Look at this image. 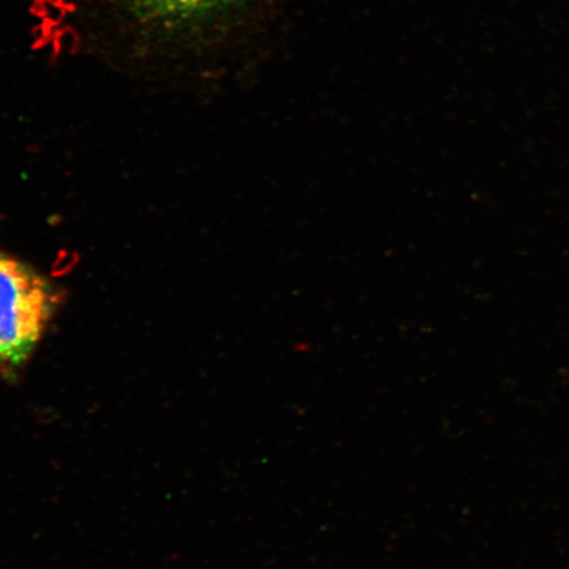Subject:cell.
Segmentation results:
<instances>
[{
  "label": "cell",
  "mask_w": 569,
  "mask_h": 569,
  "mask_svg": "<svg viewBox=\"0 0 569 569\" xmlns=\"http://www.w3.org/2000/svg\"><path fill=\"white\" fill-rule=\"evenodd\" d=\"M82 23L117 53L180 59L208 53L251 13L254 0H73Z\"/></svg>",
  "instance_id": "obj_1"
},
{
  "label": "cell",
  "mask_w": 569,
  "mask_h": 569,
  "mask_svg": "<svg viewBox=\"0 0 569 569\" xmlns=\"http://www.w3.org/2000/svg\"><path fill=\"white\" fill-rule=\"evenodd\" d=\"M54 306L51 287L20 261L0 253V369L30 358Z\"/></svg>",
  "instance_id": "obj_2"
}]
</instances>
